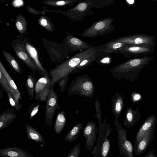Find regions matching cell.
<instances>
[{"label":"cell","instance_id":"obj_25","mask_svg":"<svg viewBox=\"0 0 157 157\" xmlns=\"http://www.w3.org/2000/svg\"><path fill=\"white\" fill-rule=\"evenodd\" d=\"M83 128V124L81 122L78 123L65 136V140L69 142H74L78 137L81 131Z\"/></svg>","mask_w":157,"mask_h":157},{"label":"cell","instance_id":"obj_35","mask_svg":"<svg viewBox=\"0 0 157 157\" xmlns=\"http://www.w3.org/2000/svg\"><path fill=\"white\" fill-rule=\"evenodd\" d=\"M6 92L11 105L14 109H16L19 112L21 115L20 110L22 107V105L20 104L17 105L16 104L13 95L10 91H7Z\"/></svg>","mask_w":157,"mask_h":157},{"label":"cell","instance_id":"obj_15","mask_svg":"<svg viewBox=\"0 0 157 157\" xmlns=\"http://www.w3.org/2000/svg\"><path fill=\"white\" fill-rule=\"evenodd\" d=\"M82 130L83 136L86 138L85 148L91 151L96 142L98 128L94 122L89 121Z\"/></svg>","mask_w":157,"mask_h":157},{"label":"cell","instance_id":"obj_7","mask_svg":"<svg viewBox=\"0 0 157 157\" xmlns=\"http://www.w3.org/2000/svg\"><path fill=\"white\" fill-rule=\"evenodd\" d=\"M11 45L17 57L31 69L33 73L36 75L38 71V69L26 49L25 40L20 39L13 40Z\"/></svg>","mask_w":157,"mask_h":157},{"label":"cell","instance_id":"obj_16","mask_svg":"<svg viewBox=\"0 0 157 157\" xmlns=\"http://www.w3.org/2000/svg\"><path fill=\"white\" fill-rule=\"evenodd\" d=\"M155 127L148 131L134 146V152L139 156L145 152L154 136Z\"/></svg>","mask_w":157,"mask_h":157},{"label":"cell","instance_id":"obj_11","mask_svg":"<svg viewBox=\"0 0 157 157\" xmlns=\"http://www.w3.org/2000/svg\"><path fill=\"white\" fill-rule=\"evenodd\" d=\"M154 47L148 45H126L123 48L122 54L125 58L150 56L155 52Z\"/></svg>","mask_w":157,"mask_h":157},{"label":"cell","instance_id":"obj_4","mask_svg":"<svg viewBox=\"0 0 157 157\" xmlns=\"http://www.w3.org/2000/svg\"><path fill=\"white\" fill-rule=\"evenodd\" d=\"M94 86L92 81L87 75L79 76L72 80L67 90L68 96L78 95L85 97L92 98Z\"/></svg>","mask_w":157,"mask_h":157},{"label":"cell","instance_id":"obj_39","mask_svg":"<svg viewBox=\"0 0 157 157\" xmlns=\"http://www.w3.org/2000/svg\"><path fill=\"white\" fill-rule=\"evenodd\" d=\"M120 102H117L116 104L115 109L117 112L120 111L121 109V106Z\"/></svg>","mask_w":157,"mask_h":157},{"label":"cell","instance_id":"obj_42","mask_svg":"<svg viewBox=\"0 0 157 157\" xmlns=\"http://www.w3.org/2000/svg\"><path fill=\"white\" fill-rule=\"evenodd\" d=\"M3 96V93L2 90L0 88V98H2Z\"/></svg>","mask_w":157,"mask_h":157},{"label":"cell","instance_id":"obj_28","mask_svg":"<svg viewBox=\"0 0 157 157\" xmlns=\"http://www.w3.org/2000/svg\"><path fill=\"white\" fill-rule=\"evenodd\" d=\"M2 52L6 59L14 70L18 74L21 73L20 64L13 56L4 50H2Z\"/></svg>","mask_w":157,"mask_h":157},{"label":"cell","instance_id":"obj_17","mask_svg":"<svg viewBox=\"0 0 157 157\" xmlns=\"http://www.w3.org/2000/svg\"><path fill=\"white\" fill-rule=\"evenodd\" d=\"M25 41L26 49L30 57L36 64L38 69V72L41 77H44L45 74H49L48 72L44 68L39 60L36 49L26 40H25Z\"/></svg>","mask_w":157,"mask_h":157},{"label":"cell","instance_id":"obj_19","mask_svg":"<svg viewBox=\"0 0 157 157\" xmlns=\"http://www.w3.org/2000/svg\"><path fill=\"white\" fill-rule=\"evenodd\" d=\"M0 156L2 157H34L23 150L15 147L0 149Z\"/></svg>","mask_w":157,"mask_h":157},{"label":"cell","instance_id":"obj_24","mask_svg":"<svg viewBox=\"0 0 157 157\" xmlns=\"http://www.w3.org/2000/svg\"><path fill=\"white\" fill-rule=\"evenodd\" d=\"M66 114L64 110L59 112L56 116L54 125L55 133L58 134L63 129L66 123Z\"/></svg>","mask_w":157,"mask_h":157},{"label":"cell","instance_id":"obj_23","mask_svg":"<svg viewBox=\"0 0 157 157\" xmlns=\"http://www.w3.org/2000/svg\"><path fill=\"white\" fill-rule=\"evenodd\" d=\"M17 116L13 108H8L0 113V130L7 127Z\"/></svg>","mask_w":157,"mask_h":157},{"label":"cell","instance_id":"obj_22","mask_svg":"<svg viewBox=\"0 0 157 157\" xmlns=\"http://www.w3.org/2000/svg\"><path fill=\"white\" fill-rule=\"evenodd\" d=\"M25 130L28 139L34 140L42 147H43L46 144V141L44 137L30 124H26Z\"/></svg>","mask_w":157,"mask_h":157},{"label":"cell","instance_id":"obj_21","mask_svg":"<svg viewBox=\"0 0 157 157\" xmlns=\"http://www.w3.org/2000/svg\"><path fill=\"white\" fill-rule=\"evenodd\" d=\"M156 122V119L155 118H150L145 121L136 133L135 144H137L148 131L155 127Z\"/></svg>","mask_w":157,"mask_h":157},{"label":"cell","instance_id":"obj_32","mask_svg":"<svg viewBox=\"0 0 157 157\" xmlns=\"http://www.w3.org/2000/svg\"><path fill=\"white\" fill-rule=\"evenodd\" d=\"M26 7L29 13L36 16L40 14L44 15L46 13L48 12H52L59 14V10L44 9L42 11H39L29 6H26Z\"/></svg>","mask_w":157,"mask_h":157},{"label":"cell","instance_id":"obj_31","mask_svg":"<svg viewBox=\"0 0 157 157\" xmlns=\"http://www.w3.org/2000/svg\"><path fill=\"white\" fill-rule=\"evenodd\" d=\"M38 24L48 31L53 32L55 27L52 20L49 17L44 15H42L38 19Z\"/></svg>","mask_w":157,"mask_h":157},{"label":"cell","instance_id":"obj_8","mask_svg":"<svg viewBox=\"0 0 157 157\" xmlns=\"http://www.w3.org/2000/svg\"><path fill=\"white\" fill-rule=\"evenodd\" d=\"M113 40L129 45H148L154 46L155 44L154 36L141 33L120 37Z\"/></svg>","mask_w":157,"mask_h":157},{"label":"cell","instance_id":"obj_6","mask_svg":"<svg viewBox=\"0 0 157 157\" xmlns=\"http://www.w3.org/2000/svg\"><path fill=\"white\" fill-rule=\"evenodd\" d=\"M41 40L50 59L53 62L61 63L68 55L69 52L62 44L42 37Z\"/></svg>","mask_w":157,"mask_h":157},{"label":"cell","instance_id":"obj_13","mask_svg":"<svg viewBox=\"0 0 157 157\" xmlns=\"http://www.w3.org/2000/svg\"><path fill=\"white\" fill-rule=\"evenodd\" d=\"M65 32L67 35L63 39L62 44L69 52H81L93 47L91 44L72 36L66 30Z\"/></svg>","mask_w":157,"mask_h":157},{"label":"cell","instance_id":"obj_34","mask_svg":"<svg viewBox=\"0 0 157 157\" xmlns=\"http://www.w3.org/2000/svg\"><path fill=\"white\" fill-rule=\"evenodd\" d=\"M81 147L80 143L74 146L67 157H80Z\"/></svg>","mask_w":157,"mask_h":157},{"label":"cell","instance_id":"obj_29","mask_svg":"<svg viewBox=\"0 0 157 157\" xmlns=\"http://www.w3.org/2000/svg\"><path fill=\"white\" fill-rule=\"evenodd\" d=\"M96 53L84 59L80 63L71 71V74L77 73L91 65L95 60Z\"/></svg>","mask_w":157,"mask_h":157},{"label":"cell","instance_id":"obj_9","mask_svg":"<svg viewBox=\"0 0 157 157\" xmlns=\"http://www.w3.org/2000/svg\"><path fill=\"white\" fill-rule=\"evenodd\" d=\"M112 129L109 126L99 128L96 144V155L97 157H107L110 149V140L108 137Z\"/></svg>","mask_w":157,"mask_h":157},{"label":"cell","instance_id":"obj_20","mask_svg":"<svg viewBox=\"0 0 157 157\" xmlns=\"http://www.w3.org/2000/svg\"><path fill=\"white\" fill-rule=\"evenodd\" d=\"M0 69L4 75L9 84L11 90V93L13 96L16 103L17 105H20L18 104V100L19 99H21V94L18 90L15 82L9 74L0 60Z\"/></svg>","mask_w":157,"mask_h":157},{"label":"cell","instance_id":"obj_26","mask_svg":"<svg viewBox=\"0 0 157 157\" xmlns=\"http://www.w3.org/2000/svg\"><path fill=\"white\" fill-rule=\"evenodd\" d=\"M35 75L33 73L29 75L25 83L26 88L29 96V100L33 99L34 97V90L36 79Z\"/></svg>","mask_w":157,"mask_h":157},{"label":"cell","instance_id":"obj_27","mask_svg":"<svg viewBox=\"0 0 157 157\" xmlns=\"http://www.w3.org/2000/svg\"><path fill=\"white\" fill-rule=\"evenodd\" d=\"M79 0H44L42 3L44 5L54 7H63L66 6H72Z\"/></svg>","mask_w":157,"mask_h":157},{"label":"cell","instance_id":"obj_14","mask_svg":"<svg viewBox=\"0 0 157 157\" xmlns=\"http://www.w3.org/2000/svg\"><path fill=\"white\" fill-rule=\"evenodd\" d=\"M118 144L119 152L122 157H134V147L127 138L126 131L124 129L117 128Z\"/></svg>","mask_w":157,"mask_h":157},{"label":"cell","instance_id":"obj_41","mask_svg":"<svg viewBox=\"0 0 157 157\" xmlns=\"http://www.w3.org/2000/svg\"><path fill=\"white\" fill-rule=\"evenodd\" d=\"M96 147L94 146V147L93 150L92 152L91 153V155H94V157H96L97 156L96 155Z\"/></svg>","mask_w":157,"mask_h":157},{"label":"cell","instance_id":"obj_18","mask_svg":"<svg viewBox=\"0 0 157 157\" xmlns=\"http://www.w3.org/2000/svg\"><path fill=\"white\" fill-rule=\"evenodd\" d=\"M126 45L123 43L112 39L106 44L98 47L100 50L105 53L122 54L123 48Z\"/></svg>","mask_w":157,"mask_h":157},{"label":"cell","instance_id":"obj_37","mask_svg":"<svg viewBox=\"0 0 157 157\" xmlns=\"http://www.w3.org/2000/svg\"><path fill=\"white\" fill-rule=\"evenodd\" d=\"M40 104L39 103H33L29 107V112L30 119L33 118L34 116L38 112Z\"/></svg>","mask_w":157,"mask_h":157},{"label":"cell","instance_id":"obj_30","mask_svg":"<svg viewBox=\"0 0 157 157\" xmlns=\"http://www.w3.org/2000/svg\"><path fill=\"white\" fill-rule=\"evenodd\" d=\"M15 25L17 30L21 34L26 33L27 27V22L25 17L21 14H19L16 16Z\"/></svg>","mask_w":157,"mask_h":157},{"label":"cell","instance_id":"obj_40","mask_svg":"<svg viewBox=\"0 0 157 157\" xmlns=\"http://www.w3.org/2000/svg\"><path fill=\"white\" fill-rule=\"evenodd\" d=\"M140 96L138 94H136L135 95L134 98V99L136 101L139 100L140 98Z\"/></svg>","mask_w":157,"mask_h":157},{"label":"cell","instance_id":"obj_43","mask_svg":"<svg viewBox=\"0 0 157 157\" xmlns=\"http://www.w3.org/2000/svg\"><path fill=\"white\" fill-rule=\"evenodd\" d=\"M2 23V21L1 20V19L0 18V23Z\"/></svg>","mask_w":157,"mask_h":157},{"label":"cell","instance_id":"obj_5","mask_svg":"<svg viewBox=\"0 0 157 157\" xmlns=\"http://www.w3.org/2000/svg\"><path fill=\"white\" fill-rule=\"evenodd\" d=\"M114 18L111 16L94 22L81 35L83 37H94L110 34L115 27L112 25Z\"/></svg>","mask_w":157,"mask_h":157},{"label":"cell","instance_id":"obj_3","mask_svg":"<svg viewBox=\"0 0 157 157\" xmlns=\"http://www.w3.org/2000/svg\"><path fill=\"white\" fill-rule=\"evenodd\" d=\"M115 3L114 0H79L75 6L65 11L59 10V13L66 16L73 22L80 21L93 13L92 9L105 7Z\"/></svg>","mask_w":157,"mask_h":157},{"label":"cell","instance_id":"obj_2","mask_svg":"<svg viewBox=\"0 0 157 157\" xmlns=\"http://www.w3.org/2000/svg\"><path fill=\"white\" fill-rule=\"evenodd\" d=\"M154 58L151 56L132 58L114 67L110 71L117 79L125 78L132 82L145 66L150 64Z\"/></svg>","mask_w":157,"mask_h":157},{"label":"cell","instance_id":"obj_44","mask_svg":"<svg viewBox=\"0 0 157 157\" xmlns=\"http://www.w3.org/2000/svg\"><path fill=\"white\" fill-rule=\"evenodd\" d=\"M118 157H121V156H118Z\"/></svg>","mask_w":157,"mask_h":157},{"label":"cell","instance_id":"obj_12","mask_svg":"<svg viewBox=\"0 0 157 157\" xmlns=\"http://www.w3.org/2000/svg\"><path fill=\"white\" fill-rule=\"evenodd\" d=\"M51 77L49 74H45L36 82L34 94L36 100L46 102L50 88Z\"/></svg>","mask_w":157,"mask_h":157},{"label":"cell","instance_id":"obj_33","mask_svg":"<svg viewBox=\"0 0 157 157\" xmlns=\"http://www.w3.org/2000/svg\"><path fill=\"white\" fill-rule=\"evenodd\" d=\"M69 75L61 78L56 82L59 85L60 91L62 93L64 92L66 90Z\"/></svg>","mask_w":157,"mask_h":157},{"label":"cell","instance_id":"obj_1","mask_svg":"<svg viewBox=\"0 0 157 157\" xmlns=\"http://www.w3.org/2000/svg\"><path fill=\"white\" fill-rule=\"evenodd\" d=\"M96 46H93L89 49L77 53L71 57L55 66L53 69L50 68V86H54L59 79L71 74V71L80 63L96 54Z\"/></svg>","mask_w":157,"mask_h":157},{"label":"cell","instance_id":"obj_10","mask_svg":"<svg viewBox=\"0 0 157 157\" xmlns=\"http://www.w3.org/2000/svg\"><path fill=\"white\" fill-rule=\"evenodd\" d=\"M54 86H51L46 101L45 121L49 127L52 125L53 117L56 109L59 110L61 109L58 104V95L53 90Z\"/></svg>","mask_w":157,"mask_h":157},{"label":"cell","instance_id":"obj_36","mask_svg":"<svg viewBox=\"0 0 157 157\" xmlns=\"http://www.w3.org/2000/svg\"><path fill=\"white\" fill-rule=\"evenodd\" d=\"M0 84L3 88L4 91H8L11 93V90L9 84L2 71L0 69Z\"/></svg>","mask_w":157,"mask_h":157},{"label":"cell","instance_id":"obj_38","mask_svg":"<svg viewBox=\"0 0 157 157\" xmlns=\"http://www.w3.org/2000/svg\"><path fill=\"white\" fill-rule=\"evenodd\" d=\"M144 157H157L154 154V151L152 150L147 154Z\"/></svg>","mask_w":157,"mask_h":157}]
</instances>
